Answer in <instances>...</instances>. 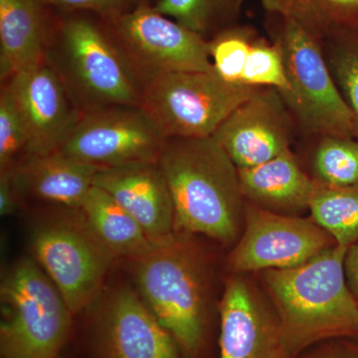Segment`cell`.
Returning <instances> with one entry per match:
<instances>
[{
	"instance_id": "1",
	"label": "cell",
	"mask_w": 358,
	"mask_h": 358,
	"mask_svg": "<svg viewBox=\"0 0 358 358\" xmlns=\"http://www.w3.org/2000/svg\"><path fill=\"white\" fill-rule=\"evenodd\" d=\"M346 251L336 245L298 267L260 272L281 322L288 358L327 339L358 338L357 300L346 282Z\"/></svg>"
},
{
	"instance_id": "2",
	"label": "cell",
	"mask_w": 358,
	"mask_h": 358,
	"mask_svg": "<svg viewBox=\"0 0 358 358\" xmlns=\"http://www.w3.org/2000/svg\"><path fill=\"white\" fill-rule=\"evenodd\" d=\"M157 164L173 197L176 232L233 243L246 200L237 166L220 145L212 138H171Z\"/></svg>"
},
{
	"instance_id": "3",
	"label": "cell",
	"mask_w": 358,
	"mask_h": 358,
	"mask_svg": "<svg viewBox=\"0 0 358 358\" xmlns=\"http://www.w3.org/2000/svg\"><path fill=\"white\" fill-rule=\"evenodd\" d=\"M134 289L186 357L203 350L210 313L209 270L201 252L176 233L131 261Z\"/></svg>"
},
{
	"instance_id": "4",
	"label": "cell",
	"mask_w": 358,
	"mask_h": 358,
	"mask_svg": "<svg viewBox=\"0 0 358 358\" xmlns=\"http://www.w3.org/2000/svg\"><path fill=\"white\" fill-rule=\"evenodd\" d=\"M45 62L57 74L78 114L113 106L140 107L141 87L102 20L75 14L53 22Z\"/></svg>"
},
{
	"instance_id": "5",
	"label": "cell",
	"mask_w": 358,
	"mask_h": 358,
	"mask_svg": "<svg viewBox=\"0 0 358 358\" xmlns=\"http://www.w3.org/2000/svg\"><path fill=\"white\" fill-rule=\"evenodd\" d=\"M1 358H57L72 315L57 287L31 258L6 268L0 285Z\"/></svg>"
},
{
	"instance_id": "6",
	"label": "cell",
	"mask_w": 358,
	"mask_h": 358,
	"mask_svg": "<svg viewBox=\"0 0 358 358\" xmlns=\"http://www.w3.org/2000/svg\"><path fill=\"white\" fill-rule=\"evenodd\" d=\"M268 14L272 41L286 66L289 91L281 94L303 136L355 138L350 108L336 86L322 39L293 21Z\"/></svg>"
},
{
	"instance_id": "7",
	"label": "cell",
	"mask_w": 358,
	"mask_h": 358,
	"mask_svg": "<svg viewBox=\"0 0 358 358\" xmlns=\"http://www.w3.org/2000/svg\"><path fill=\"white\" fill-rule=\"evenodd\" d=\"M52 206L33 226L30 243L35 261L76 315L100 296L115 257L90 227L81 208Z\"/></svg>"
},
{
	"instance_id": "8",
	"label": "cell",
	"mask_w": 358,
	"mask_h": 358,
	"mask_svg": "<svg viewBox=\"0 0 358 358\" xmlns=\"http://www.w3.org/2000/svg\"><path fill=\"white\" fill-rule=\"evenodd\" d=\"M259 89L227 83L212 68L171 73L141 88L140 108L166 140L211 138Z\"/></svg>"
},
{
	"instance_id": "9",
	"label": "cell",
	"mask_w": 358,
	"mask_h": 358,
	"mask_svg": "<svg viewBox=\"0 0 358 358\" xmlns=\"http://www.w3.org/2000/svg\"><path fill=\"white\" fill-rule=\"evenodd\" d=\"M101 20L141 90L162 75L212 68L208 41L154 6Z\"/></svg>"
},
{
	"instance_id": "10",
	"label": "cell",
	"mask_w": 358,
	"mask_h": 358,
	"mask_svg": "<svg viewBox=\"0 0 358 358\" xmlns=\"http://www.w3.org/2000/svg\"><path fill=\"white\" fill-rule=\"evenodd\" d=\"M166 141L140 107L113 106L79 114L57 152L107 169L157 162Z\"/></svg>"
},
{
	"instance_id": "11",
	"label": "cell",
	"mask_w": 358,
	"mask_h": 358,
	"mask_svg": "<svg viewBox=\"0 0 358 358\" xmlns=\"http://www.w3.org/2000/svg\"><path fill=\"white\" fill-rule=\"evenodd\" d=\"M242 237L228 257L235 274L298 267L336 246L312 217L267 210L246 202Z\"/></svg>"
},
{
	"instance_id": "12",
	"label": "cell",
	"mask_w": 358,
	"mask_h": 358,
	"mask_svg": "<svg viewBox=\"0 0 358 358\" xmlns=\"http://www.w3.org/2000/svg\"><path fill=\"white\" fill-rule=\"evenodd\" d=\"M94 303L93 341L99 358H183L176 339L136 289L115 287Z\"/></svg>"
},
{
	"instance_id": "13",
	"label": "cell",
	"mask_w": 358,
	"mask_h": 358,
	"mask_svg": "<svg viewBox=\"0 0 358 358\" xmlns=\"http://www.w3.org/2000/svg\"><path fill=\"white\" fill-rule=\"evenodd\" d=\"M296 133V122L281 94L260 88L224 120L211 138L237 169H246L292 148Z\"/></svg>"
},
{
	"instance_id": "14",
	"label": "cell",
	"mask_w": 358,
	"mask_h": 358,
	"mask_svg": "<svg viewBox=\"0 0 358 358\" xmlns=\"http://www.w3.org/2000/svg\"><path fill=\"white\" fill-rule=\"evenodd\" d=\"M220 310V358H288L279 317L243 275L226 280Z\"/></svg>"
},
{
	"instance_id": "15",
	"label": "cell",
	"mask_w": 358,
	"mask_h": 358,
	"mask_svg": "<svg viewBox=\"0 0 358 358\" xmlns=\"http://www.w3.org/2000/svg\"><path fill=\"white\" fill-rule=\"evenodd\" d=\"M1 86L10 94L24 124L30 155L57 152L79 114L50 66L44 61Z\"/></svg>"
},
{
	"instance_id": "16",
	"label": "cell",
	"mask_w": 358,
	"mask_h": 358,
	"mask_svg": "<svg viewBox=\"0 0 358 358\" xmlns=\"http://www.w3.org/2000/svg\"><path fill=\"white\" fill-rule=\"evenodd\" d=\"M94 186L109 193L136 219L155 245L176 235L173 197L157 162L100 169Z\"/></svg>"
},
{
	"instance_id": "17",
	"label": "cell",
	"mask_w": 358,
	"mask_h": 358,
	"mask_svg": "<svg viewBox=\"0 0 358 358\" xmlns=\"http://www.w3.org/2000/svg\"><path fill=\"white\" fill-rule=\"evenodd\" d=\"M99 167L59 152L33 155L11 169L23 199L56 206L81 208L94 186Z\"/></svg>"
},
{
	"instance_id": "18",
	"label": "cell",
	"mask_w": 358,
	"mask_h": 358,
	"mask_svg": "<svg viewBox=\"0 0 358 358\" xmlns=\"http://www.w3.org/2000/svg\"><path fill=\"white\" fill-rule=\"evenodd\" d=\"M238 173L246 202L278 213L308 209L320 186L292 148L259 166L238 169Z\"/></svg>"
},
{
	"instance_id": "19",
	"label": "cell",
	"mask_w": 358,
	"mask_h": 358,
	"mask_svg": "<svg viewBox=\"0 0 358 358\" xmlns=\"http://www.w3.org/2000/svg\"><path fill=\"white\" fill-rule=\"evenodd\" d=\"M42 0H0V81L45 61L52 26Z\"/></svg>"
},
{
	"instance_id": "20",
	"label": "cell",
	"mask_w": 358,
	"mask_h": 358,
	"mask_svg": "<svg viewBox=\"0 0 358 358\" xmlns=\"http://www.w3.org/2000/svg\"><path fill=\"white\" fill-rule=\"evenodd\" d=\"M81 210L90 227L115 258L134 260L155 246L136 219L96 186L90 190Z\"/></svg>"
},
{
	"instance_id": "21",
	"label": "cell",
	"mask_w": 358,
	"mask_h": 358,
	"mask_svg": "<svg viewBox=\"0 0 358 358\" xmlns=\"http://www.w3.org/2000/svg\"><path fill=\"white\" fill-rule=\"evenodd\" d=\"M266 13L293 21L324 39L345 26L358 24V0H258Z\"/></svg>"
},
{
	"instance_id": "22",
	"label": "cell",
	"mask_w": 358,
	"mask_h": 358,
	"mask_svg": "<svg viewBox=\"0 0 358 358\" xmlns=\"http://www.w3.org/2000/svg\"><path fill=\"white\" fill-rule=\"evenodd\" d=\"M245 0H157L155 10L209 41L239 24Z\"/></svg>"
},
{
	"instance_id": "23",
	"label": "cell",
	"mask_w": 358,
	"mask_h": 358,
	"mask_svg": "<svg viewBox=\"0 0 358 358\" xmlns=\"http://www.w3.org/2000/svg\"><path fill=\"white\" fill-rule=\"evenodd\" d=\"M308 209L310 217L348 250L358 241V185L327 187L320 185Z\"/></svg>"
},
{
	"instance_id": "24",
	"label": "cell",
	"mask_w": 358,
	"mask_h": 358,
	"mask_svg": "<svg viewBox=\"0 0 358 358\" xmlns=\"http://www.w3.org/2000/svg\"><path fill=\"white\" fill-rule=\"evenodd\" d=\"M322 47L336 86L352 112L358 138V24L334 30L322 39Z\"/></svg>"
},
{
	"instance_id": "25",
	"label": "cell",
	"mask_w": 358,
	"mask_h": 358,
	"mask_svg": "<svg viewBox=\"0 0 358 358\" xmlns=\"http://www.w3.org/2000/svg\"><path fill=\"white\" fill-rule=\"evenodd\" d=\"M313 150V178L327 187L358 185V138L320 136Z\"/></svg>"
},
{
	"instance_id": "26",
	"label": "cell",
	"mask_w": 358,
	"mask_h": 358,
	"mask_svg": "<svg viewBox=\"0 0 358 358\" xmlns=\"http://www.w3.org/2000/svg\"><path fill=\"white\" fill-rule=\"evenodd\" d=\"M258 37L253 28L240 24L219 32L208 41L212 69L227 83L242 84L247 58Z\"/></svg>"
},
{
	"instance_id": "27",
	"label": "cell",
	"mask_w": 358,
	"mask_h": 358,
	"mask_svg": "<svg viewBox=\"0 0 358 358\" xmlns=\"http://www.w3.org/2000/svg\"><path fill=\"white\" fill-rule=\"evenodd\" d=\"M241 83L257 88H273L280 94L289 91L286 66L279 46L264 38L256 39L245 65Z\"/></svg>"
},
{
	"instance_id": "28",
	"label": "cell",
	"mask_w": 358,
	"mask_h": 358,
	"mask_svg": "<svg viewBox=\"0 0 358 358\" xmlns=\"http://www.w3.org/2000/svg\"><path fill=\"white\" fill-rule=\"evenodd\" d=\"M29 138L10 94L0 90V173L10 171L29 157Z\"/></svg>"
},
{
	"instance_id": "29",
	"label": "cell",
	"mask_w": 358,
	"mask_h": 358,
	"mask_svg": "<svg viewBox=\"0 0 358 358\" xmlns=\"http://www.w3.org/2000/svg\"><path fill=\"white\" fill-rule=\"evenodd\" d=\"M47 6H53L66 13H90L96 14L100 20L115 17L129 13L147 0H42Z\"/></svg>"
},
{
	"instance_id": "30",
	"label": "cell",
	"mask_w": 358,
	"mask_h": 358,
	"mask_svg": "<svg viewBox=\"0 0 358 358\" xmlns=\"http://www.w3.org/2000/svg\"><path fill=\"white\" fill-rule=\"evenodd\" d=\"M294 358H358V338L327 339L310 346Z\"/></svg>"
},
{
	"instance_id": "31",
	"label": "cell",
	"mask_w": 358,
	"mask_h": 358,
	"mask_svg": "<svg viewBox=\"0 0 358 358\" xmlns=\"http://www.w3.org/2000/svg\"><path fill=\"white\" fill-rule=\"evenodd\" d=\"M23 200L14 185L10 171L0 173V215H13L20 209Z\"/></svg>"
},
{
	"instance_id": "32",
	"label": "cell",
	"mask_w": 358,
	"mask_h": 358,
	"mask_svg": "<svg viewBox=\"0 0 358 358\" xmlns=\"http://www.w3.org/2000/svg\"><path fill=\"white\" fill-rule=\"evenodd\" d=\"M345 273L348 288L358 300V241L346 251Z\"/></svg>"
},
{
	"instance_id": "33",
	"label": "cell",
	"mask_w": 358,
	"mask_h": 358,
	"mask_svg": "<svg viewBox=\"0 0 358 358\" xmlns=\"http://www.w3.org/2000/svg\"><path fill=\"white\" fill-rule=\"evenodd\" d=\"M357 306H358V300H357Z\"/></svg>"
},
{
	"instance_id": "34",
	"label": "cell",
	"mask_w": 358,
	"mask_h": 358,
	"mask_svg": "<svg viewBox=\"0 0 358 358\" xmlns=\"http://www.w3.org/2000/svg\"><path fill=\"white\" fill-rule=\"evenodd\" d=\"M57 358H60V357H58Z\"/></svg>"
}]
</instances>
